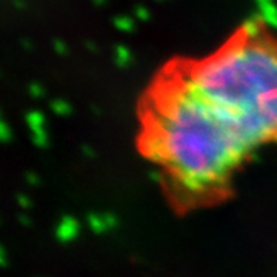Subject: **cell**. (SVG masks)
Returning <instances> with one entry per match:
<instances>
[{
	"label": "cell",
	"instance_id": "1",
	"mask_svg": "<svg viewBox=\"0 0 277 277\" xmlns=\"http://www.w3.org/2000/svg\"><path fill=\"white\" fill-rule=\"evenodd\" d=\"M141 151L165 165L188 194L217 187L251 154L231 120L199 94L174 62L145 96Z\"/></svg>",
	"mask_w": 277,
	"mask_h": 277
},
{
	"label": "cell",
	"instance_id": "2",
	"mask_svg": "<svg viewBox=\"0 0 277 277\" xmlns=\"http://www.w3.org/2000/svg\"><path fill=\"white\" fill-rule=\"evenodd\" d=\"M182 76L236 125L251 153L277 141V40L247 22L213 54L174 60Z\"/></svg>",
	"mask_w": 277,
	"mask_h": 277
},
{
	"label": "cell",
	"instance_id": "3",
	"mask_svg": "<svg viewBox=\"0 0 277 277\" xmlns=\"http://www.w3.org/2000/svg\"><path fill=\"white\" fill-rule=\"evenodd\" d=\"M80 233V223L76 217L66 214L62 216V219L59 220L57 226H56V237L59 242L62 244H70L73 240L77 239Z\"/></svg>",
	"mask_w": 277,
	"mask_h": 277
},
{
	"label": "cell",
	"instance_id": "4",
	"mask_svg": "<svg viewBox=\"0 0 277 277\" xmlns=\"http://www.w3.org/2000/svg\"><path fill=\"white\" fill-rule=\"evenodd\" d=\"M117 225H119V220L111 213H105V214L91 213V214H88V226L92 233H96V234H103L110 229L117 228Z\"/></svg>",
	"mask_w": 277,
	"mask_h": 277
},
{
	"label": "cell",
	"instance_id": "5",
	"mask_svg": "<svg viewBox=\"0 0 277 277\" xmlns=\"http://www.w3.org/2000/svg\"><path fill=\"white\" fill-rule=\"evenodd\" d=\"M25 182L28 185H31V187H37V185L40 183V179L36 172H26L25 174Z\"/></svg>",
	"mask_w": 277,
	"mask_h": 277
},
{
	"label": "cell",
	"instance_id": "6",
	"mask_svg": "<svg viewBox=\"0 0 277 277\" xmlns=\"http://www.w3.org/2000/svg\"><path fill=\"white\" fill-rule=\"evenodd\" d=\"M17 203L22 206V208H29L31 206V199L28 197V196H25V194H19L17 196Z\"/></svg>",
	"mask_w": 277,
	"mask_h": 277
},
{
	"label": "cell",
	"instance_id": "7",
	"mask_svg": "<svg viewBox=\"0 0 277 277\" xmlns=\"http://www.w3.org/2000/svg\"><path fill=\"white\" fill-rule=\"evenodd\" d=\"M0 134H2V138L5 142H8L10 138H11V134H10V128L7 123H2V129H0Z\"/></svg>",
	"mask_w": 277,
	"mask_h": 277
},
{
	"label": "cell",
	"instance_id": "8",
	"mask_svg": "<svg viewBox=\"0 0 277 277\" xmlns=\"http://www.w3.org/2000/svg\"><path fill=\"white\" fill-rule=\"evenodd\" d=\"M54 110H56L57 114H68L70 113V108H68L66 103H56L54 105Z\"/></svg>",
	"mask_w": 277,
	"mask_h": 277
},
{
	"label": "cell",
	"instance_id": "9",
	"mask_svg": "<svg viewBox=\"0 0 277 277\" xmlns=\"http://www.w3.org/2000/svg\"><path fill=\"white\" fill-rule=\"evenodd\" d=\"M150 179H151L153 182H156V183H160V182H162V174H160L159 171L153 169V171H150Z\"/></svg>",
	"mask_w": 277,
	"mask_h": 277
},
{
	"label": "cell",
	"instance_id": "10",
	"mask_svg": "<svg viewBox=\"0 0 277 277\" xmlns=\"http://www.w3.org/2000/svg\"><path fill=\"white\" fill-rule=\"evenodd\" d=\"M0 259H2V266H7V251H5V248L0 250Z\"/></svg>",
	"mask_w": 277,
	"mask_h": 277
}]
</instances>
